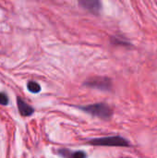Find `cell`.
<instances>
[{
    "label": "cell",
    "mask_w": 157,
    "mask_h": 158,
    "mask_svg": "<svg viewBox=\"0 0 157 158\" xmlns=\"http://www.w3.org/2000/svg\"><path fill=\"white\" fill-rule=\"evenodd\" d=\"M78 108H80L85 113H88L93 117L100 118L102 119H108L113 115V111L110 108V106L105 103H98V104H93V105L78 106Z\"/></svg>",
    "instance_id": "6da1fadb"
},
{
    "label": "cell",
    "mask_w": 157,
    "mask_h": 158,
    "mask_svg": "<svg viewBox=\"0 0 157 158\" xmlns=\"http://www.w3.org/2000/svg\"><path fill=\"white\" fill-rule=\"evenodd\" d=\"M89 144L95 146H113V147H127L130 146L128 140L121 136H107L103 138L93 139L88 142Z\"/></svg>",
    "instance_id": "7a4b0ae2"
},
{
    "label": "cell",
    "mask_w": 157,
    "mask_h": 158,
    "mask_svg": "<svg viewBox=\"0 0 157 158\" xmlns=\"http://www.w3.org/2000/svg\"><path fill=\"white\" fill-rule=\"evenodd\" d=\"M85 86L95 88L101 91L109 92L112 90V81L107 77H92L85 81Z\"/></svg>",
    "instance_id": "3957f363"
},
{
    "label": "cell",
    "mask_w": 157,
    "mask_h": 158,
    "mask_svg": "<svg viewBox=\"0 0 157 158\" xmlns=\"http://www.w3.org/2000/svg\"><path fill=\"white\" fill-rule=\"evenodd\" d=\"M79 4L86 10L98 15L102 10V3L98 0H80Z\"/></svg>",
    "instance_id": "277c9868"
},
{
    "label": "cell",
    "mask_w": 157,
    "mask_h": 158,
    "mask_svg": "<svg viewBox=\"0 0 157 158\" xmlns=\"http://www.w3.org/2000/svg\"><path fill=\"white\" fill-rule=\"evenodd\" d=\"M17 104H18V108L19 112L22 117H30L33 114L34 109L32 106L28 105L25 101H23L20 97L17 98Z\"/></svg>",
    "instance_id": "5b68a950"
},
{
    "label": "cell",
    "mask_w": 157,
    "mask_h": 158,
    "mask_svg": "<svg viewBox=\"0 0 157 158\" xmlns=\"http://www.w3.org/2000/svg\"><path fill=\"white\" fill-rule=\"evenodd\" d=\"M58 154L63 158H87L83 151H70L68 149H60Z\"/></svg>",
    "instance_id": "8992f818"
},
{
    "label": "cell",
    "mask_w": 157,
    "mask_h": 158,
    "mask_svg": "<svg viewBox=\"0 0 157 158\" xmlns=\"http://www.w3.org/2000/svg\"><path fill=\"white\" fill-rule=\"evenodd\" d=\"M27 87H28V90L32 93V94H38L40 91H41V86L39 83L35 82V81H29L28 84H27Z\"/></svg>",
    "instance_id": "52a82bcc"
},
{
    "label": "cell",
    "mask_w": 157,
    "mask_h": 158,
    "mask_svg": "<svg viewBox=\"0 0 157 158\" xmlns=\"http://www.w3.org/2000/svg\"><path fill=\"white\" fill-rule=\"evenodd\" d=\"M112 42L114 44H118V45H124V46H129L130 44L128 43L127 41H122L118 38H113L112 39Z\"/></svg>",
    "instance_id": "ba28073f"
},
{
    "label": "cell",
    "mask_w": 157,
    "mask_h": 158,
    "mask_svg": "<svg viewBox=\"0 0 157 158\" xmlns=\"http://www.w3.org/2000/svg\"><path fill=\"white\" fill-rule=\"evenodd\" d=\"M8 104V97L6 94L0 93V105L6 106Z\"/></svg>",
    "instance_id": "9c48e42d"
},
{
    "label": "cell",
    "mask_w": 157,
    "mask_h": 158,
    "mask_svg": "<svg viewBox=\"0 0 157 158\" xmlns=\"http://www.w3.org/2000/svg\"><path fill=\"white\" fill-rule=\"evenodd\" d=\"M123 158H130V157H123Z\"/></svg>",
    "instance_id": "30bf717a"
}]
</instances>
